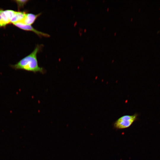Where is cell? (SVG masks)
<instances>
[{
    "mask_svg": "<svg viewBox=\"0 0 160 160\" xmlns=\"http://www.w3.org/2000/svg\"><path fill=\"white\" fill-rule=\"evenodd\" d=\"M42 45H37L33 51L30 54L20 60L14 65L10 66L15 70H22L34 73H45V70L40 67L38 64L37 55L41 50Z\"/></svg>",
    "mask_w": 160,
    "mask_h": 160,
    "instance_id": "cell-1",
    "label": "cell"
},
{
    "mask_svg": "<svg viewBox=\"0 0 160 160\" xmlns=\"http://www.w3.org/2000/svg\"><path fill=\"white\" fill-rule=\"evenodd\" d=\"M138 114L133 115H125L119 118L114 123V127L118 129H123L130 127L137 119Z\"/></svg>",
    "mask_w": 160,
    "mask_h": 160,
    "instance_id": "cell-2",
    "label": "cell"
},
{
    "mask_svg": "<svg viewBox=\"0 0 160 160\" xmlns=\"http://www.w3.org/2000/svg\"><path fill=\"white\" fill-rule=\"evenodd\" d=\"M15 11L11 9L4 10L0 8V27H5L11 23Z\"/></svg>",
    "mask_w": 160,
    "mask_h": 160,
    "instance_id": "cell-3",
    "label": "cell"
},
{
    "mask_svg": "<svg viewBox=\"0 0 160 160\" xmlns=\"http://www.w3.org/2000/svg\"><path fill=\"white\" fill-rule=\"evenodd\" d=\"M13 24L16 27L22 30L26 31H31L33 32L40 37H48L50 36V35L47 33L36 30L31 25H25L20 22H17Z\"/></svg>",
    "mask_w": 160,
    "mask_h": 160,
    "instance_id": "cell-4",
    "label": "cell"
},
{
    "mask_svg": "<svg viewBox=\"0 0 160 160\" xmlns=\"http://www.w3.org/2000/svg\"><path fill=\"white\" fill-rule=\"evenodd\" d=\"M41 13L34 14L31 13H26L23 19L20 23L25 25H31L36 19L41 15Z\"/></svg>",
    "mask_w": 160,
    "mask_h": 160,
    "instance_id": "cell-5",
    "label": "cell"
},
{
    "mask_svg": "<svg viewBox=\"0 0 160 160\" xmlns=\"http://www.w3.org/2000/svg\"><path fill=\"white\" fill-rule=\"evenodd\" d=\"M26 13V11H16L11 21V23L13 24L21 21L24 18Z\"/></svg>",
    "mask_w": 160,
    "mask_h": 160,
    "instance_id": "cell-6",
    "label": "cell"
},
{
    "mask_svg": "<svg viewBox=\"0 0 160 160\" xmlns=\"http://www.w3.org/2000/svg\"><path fill=\"white\" fill-rule=\"evenodd\" d=\"M29 1L27 0H15L14 1L17 5L18 9L19 10L20 9L24 7V6Z\"/></svg>",
    "mask_w": 160,
    "mask_h": 160,
    "instance_id": "cell-7",
    "label": "cell"
},
{
    "mask_svg": "<svg viewBox=\"0 0 160 160\" xmlns=\"http://www.w3.org/2000/svg\"><path fill=\"white\" fill-rule=\"evenodd\" d=\"M109 9L108 8L107 9V11H108V10H109Z\"/></svg>",
    "mask_w": 160,
    "mask_h": 160,
    "instance_id": "cell-8",
    "label": "cell"
},
{
    "mask_svg": "<svg viewBox=\"0 0 160 160\" xmlns=\"http://www.w3.org/2000/svg\"><path fill=\"white\" fill-rule=\"evenodd\" d=\"M132 18L131 19V21H132Z\"/></svg>",
    "mask_w": 160,
    "mask_h": 160,
    "instance_id": "cell-9",
    "label": "cell"
},
{
    "mask_svg": "<svg viewBox=\"0 0 160 160\" xmlns=\"http://www.w3.org/2000/svg\"><path fill=\"white\" fill-rule=\"evenodd\" d=\"M116 33H115V34H114V35H116Z\"/></svg>",
    "mask_w": 160,
    "mask_h": 160,
    "instance_id": "cell-10",
    "label": "cell"
}]
</instances>
